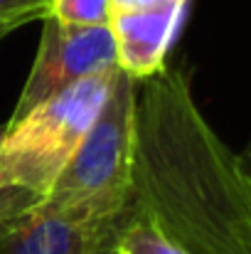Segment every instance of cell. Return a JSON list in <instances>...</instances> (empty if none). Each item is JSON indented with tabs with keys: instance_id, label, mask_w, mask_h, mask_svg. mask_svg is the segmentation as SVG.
<instances>
[{
	"instance_id": "11",
	"label": "cell",
	"mask_w": 251,
	"mask_h": 254,
	"mask_svg": "<svg viewBox=\"0 0 251 254\" xmlns=\"http://www.w3.org/2000/svg\"><path fill=\"white\" fill-rule=\"evenodd\" d=\"M20 212H2L0 215V254H7V242H10V232L15 225V217Z\"/></svg>"
},
{
	"instance_id": "8",
	"label": "cell",
	"mask_w": 251,
	"mask_h": 254,
	"mask_svg": "<svg viewBox=\"0 0 251 254\" xmlns=\"http://www.w3.org/2000/svg\"><path fill=\"white\" fill-rule=\"evenodd\" d=\"M47 17L72 27H108L111 10L108 0H52Z\"/></svg>"
},
{
	"instance_id": "5",
	"label": "cell",
	"mask_w": 251,
	"mask_h": 254,
	"mask_svg": "<svg viewBox=\"0 0 251 254\" xmlns=\"http://www.w3.org/2000/svg\"><path fill=\"white\" fill-rule=\"evenodd\" d=\"M118 67L111 27H72L52 17L42 20V37L22 86L12 119H22L45 99Z\"/></svg>"
},
{
	"instance_id": "13",
	"label": "cell",
	"mask_w": 251,
	"mask_h": 254,
	"mask_svg": "<svg viewBox=\"0 0 251 254\" xmlns=\"http://www.w3.org/2000/svg\"><path fill=\"white\" fill-rule=\"evenodd\" d=\"M2 138H5V128H0V146H2Z\"/></svg>"
},
{
	"instance_id": "3",
	"label": "cell",
	"mask_w": 251,
	"mask_h": 254,
	"mask_svg": "<svg viewBox=\"0 0 251 254\" xmlns=\"http://www.w3.org/2000/svg\"><path fill=\"white\" fill-rule=\"evenodd\" d=\"M136 79L116 72L111 91L91 124L79 151L42 200L79 202L96 195L131 192V151H133Z\"/></svg>"
},
{
	"instance_id": "2",
	"label": "cell",
	"mask_w": 251,
	"mask_h": 254,
	"mask_svg": "<svg viewBox=\"0 0 251 254\" xmlns=\"http://www.w3.org/2000/svg\"><path fill=\"white\" fill-rule=\"evenodd\" d=\"M118 67L82 79L45 99L5 126L0 146V190L47 197L96 121Z\"/></svg>"
},
{
	"instance_id": "1",
	"label": "cell",
	"mask_w": 251,
	"mask_h": 254,
	"mask_svg": "<svg viewBox=\"0 0 251 254\" xmlns=\"http://www.w3.org/2000/svg\"><path fill=\"white\" fill-rule=\"evenodd\" d=\"M131 212L185 254H251V178L175 67L136 79Z\"/></svg>"
},
{
	"instance_id": "7",
	"label": "cell",
	"mask_w": 251,
	"mask_h": 254,
	"mask_svg": "<svg viewBox=\"0 0 251 254\" xmlns=\"http://www.w3.org/2000/svg\"><path fill=\"white\" fill-rule=\"evenodd\" d=\"M116 254H185L180 247H175L167 237H163L153 225L136 217L131 212L126 227L118 235Z\"/></svg>"
},
{
	"instance_id": "9",
	"label": "cell",
	"mask_w": 251,
	"mask_h": 254,
	"mask_svg": "<svg viewBox=\"0 0 251 254\" xmlns=\"http://www.w3.org/2000/svg\"><path fill=\"white\" fill-rule=\"evenodd\" d=\"M50 5L52 0H0V40L27 22L47 20Z\"/></svg>"
},
{
	"instance_id": "6",
	"label": "cell",
	"mask_w": 251,
	"mask_h": 254,
	"mask_svg": "<svg viewBox=\"0 0 251 254\" xmlns=\"http://www.w3.org/2000/svg\"><path fill=\"white\" fill-rule=\"evenodd\" d=\"M187 5L190 0H108L118 69L133 79H146L167 67V52Z\"/></svg>"
},
{
	"instance_id": "12",
	"label": "cell",
	"mask_w": 251,
	"mask_h": 254,
	"mask_svg": "<svg viewBox=\"0 0 251 254\" xmlns=\"http://www.w3.org/2000/svg\"><path fill=\"white\" fill-rule=\"evenodd\" d=\"M239 163H242V168L247 170V175L251 178V141L249 146L244 148V153H239Z\"/></svg>"
},
{
	"instance_id": "4",
	"label": "cell",
	"mask_w": 251,
	"mask_h": 254,
	"mask_svg": "<svg viewBox=\"0 0 251 254\" xmlns=\"http://www.w3.org/2000/svg\"><path fill=\"white\" fill-rule=\"evenodd\" d=\"M131 217V192L79 202L37 200L15 217L7 254H101L116 250Z\"/></svg>"
},
{
	"instance_id": "10",
	"label": "cell",
	"mask_w": 251,
	"mask_h": 254,
	"mask_svg": "<svg viewBox=\"0 0 251 254\" xmlns=\"http://www.w3.org/2000/svg\"><path fill=\"white\" fill-rule=\"evenodd\" d=\"M32 202H37V197H32L22 190H0V215L2 212H22Z\"/></svg>"
}]
</instances>
